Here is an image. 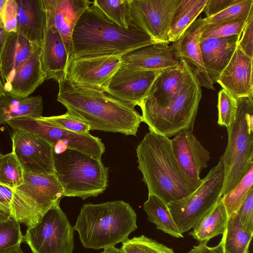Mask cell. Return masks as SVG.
Masks as SVG:
<instances>
[{"label":"cell","mask_w":253,"mask_h":253,"mask_svg":"<svg viewBox=\"0 0 253 253\" xmlns=\"http://www.w3.org/2000/svg\"><path fill=\"white\" fill-rule=\"evenodd\" d=\"M58 84L57 100L90 130L136 135L143 118L134 105L103 89L76 84L67 77Z\"/></svg>","instance_id":"cell-1"},{"label":"cell","mask_w":253,"mask_h":253,"mask_svg":"<svg viewBox=\"0 0 253 253\" xmlns=\"http://www.w3.org/2000/svg\"><path fill=\"white\" fill-rule=\"evenodd\" d=\"M136 152L148 194L168 204L187 197L197 188L179 166L169 138L149 131Z\"/></svg>","instance_id":"cell-2"},{"label":"cell","mask_w":253,"mask_h":253,"mask_svg":"<svg viewBox=\"0 0 253 253\" xmlns=\"http://www.w3.org/2000/svg\"><path fill=\"white\" fill-rule=\"evenodd\" d=\"M130 26L128 29L119 26L92 4L80 17L74 28L73 52L70 57L111 55L122 57L157 42L144 32Z\"/></svg>","instance_id":"cell-3"},{"label":"cell","mask_w":253,"mask_h":253,"mask_svg":"<svg viewBox=\"0 0 253 253\" xmlns=\"http://www.w3.org/2000/svg\"><path fill=\"white\" fill-rule=\"evenodd\" d=\"M136 218L134 210L123 201L87 204L82 207L74 229L84 248L105 249L128 239L137 228Z\"/></svg>","instance_id":"cell-4"},{"label":"cell","mask_w":253,"mask_h":253,"mask_svg":"<svg viewBox=\"0 0 253 253\" xmlns=\"http://www.w3.org/2000/svg\"><path fill=\"white\" fill-rule=\"evenodd\" d=\"M54 174L64 197L84 200L102 193L108 186V168L99 159L78 150L67 148L53 153Z\"/></svg>","instance_id":"cell-5"},{"label":"cell","mask_w":253,"mask_h":253,"mask_svg":"<svg viewBox=\"0 0 253 253\" xmlns=\"http://www.w3.org/2000/svg\"><path fill=\"white\" fill-rule=\"evenodd\" d=\"M236 101L235 120L227 127V144L221 157L224 174L221 197L237 186L253 164V99Z\"/></svg>","instance_id":"cell-6"},{"label":"cell","mask_w":253,"mask_h":253,"mask_svg":"<svg viewBox=\"0 0 253 253\" xmlns=\"http://www.w3.org/2000/svg\"><path fill=\"white\" fill-rule=\"evenodd\" d=\"M202 97L201 86L192 71L182 88L166 105L141 103L143 122L149 131L169 138L184 130L193 131Z\"/></svg>","instance_id":"cell-7"},{"label":"cell","mask_w":253,"mask_h":253,"mask_svg":"<svg viewBox=\"0 0 253 253\" xmlns=\"http://www.w3.org/2000/svg\"><path fill=\"white\" fill-rule=\"evenodd\" d=\"M224 175L223 164L220 157L217 164L202 179L200 186L194 191L182 199L167 204L182 234L193 229L220 201Z\"/></svg>","instance_id":"cell-8"},{"label":"cell","mask_w":253,"mask_h":253,"mask_svg":"<svg viewBox=\"0 0 253 253\" xmlns=\"http://www.w3.org/2000/svg\"><path fill=\"white\" fill-rule=\"evenodd\" d=\"M74 230L58 203L39 223L28 227L23 242L33 253H72Z\"/></svg>","instance_id":"cell-9"},{"label":"cell","mask_w":253,"mask_h":253,"mask_svg":"<svg viewBox=\"0 0 253 253\" xmlns=\"http://www.w3.org/2000/svg\"><path fill=\"white\" fill-rule=\"evenodd\" d=\"M179 0H129L130 25L157 42L169 43V32Z\"/></svg>","instance_id":"cell-10"},{"label":"cell","mask_w":253,"mask_h":253,"mask_svg":"<svg viewBox=\"0 0 253 253\" xmlns=\"http://www.w3.org/2000/svg\"><path fill=\"white\" fill-rule=\"evenodd\" d=\"M12 152L24 171L34 174H54L53 146L44 138L23 130L14 129Z\"/></svg>","instance_id":"cell-11"},{"label":"cell","mask_w":253,"mask_h":253,"mask_svg":"<svg viewBox=\"0 0 253 253\" xmlns=\"http://www.w3.org/2000/svg\"><path fill=\"white\" fill-rule=\"evenodd\" d=\"M121 64L117 55L71 57L67 78L76 84L104 90Z\"/></svg>","instance_id":"cell-12"},{"label":"cell","mask_w":253,"mask_h":253,"mask_svg":"<svg viewBox=\"0 0 253 253\" xmlns=\"http://www.w3.org/2000/svg\"><path fill=\"white\" fill-rule=\"evenodd\" d=\"M23 128L44 138L53 146L59 143L67 148L75 149L99 159H101L105 150L104 144L99 137L89 132L79 134L59 127L43 116L27 118L24 123Z\"/></svg>","instance_id":"cell-13"},{"label":"cell","mask_w":253,"mask_h":253,"mask_svg":"<svg viewBox=\"0 0 253 253\" xmlns=\"http://www.w3.org/2000/svg\"><path fill=\"white\" fill-rule=\"evenodd\" d=\"M162 72L132 70L121 66L104 91L119 100L139 106Z\"/></svg>","instance_id":"cell-14"},{"label":"cell","mask_w":253,"mask_h":253,"mask_svg":"<svg viewBox=\"0 0 253 253\" xmlns=\"http://www.w3.org/2000/svg\"><path fill=\"white\" fill-rule=\"evenodd\" d=\"M34 209L40 221L44 214L64 197L63 188L55 174L24 173V181L13 189Z\"/></svg>","instance_id":"cell-15"},{"label":"cell","mask_w":253,"mask_h":253,"mask_svg":"<svg viewBox=\"0 0 253 253\" xmlns=\"http://www.w3.org/2000/svg\"><path fill=\"white\" fill-rule=\"evenodd\" d=\"M173 153L181 169L197 188L200 174L208 167L210 153L203 146L193 131H181L170 139Z\"/></svg>","instance_id":"cell-16"},{"label":"cell","mask_w":253,"mask_h":253,"mask_svg":"<svg viewBox=\"0 0 253 253\" xmlns=\"http://www.w3.org/2000/svg\"><path fill=\"white\" fill-rule=\"evenodd\" d=\"M46 26H54L62 39L70 57L73 52L72 35L84 12L93 4L88 0H43Z\"/></svg>","instance_id":"cell-17"},{"label":"cell","mask_w":253,"mask_h":253,"mask_svg":"<svg viewBox=\"0 0 253 253\" xmlns=\"http://www.w3.org/2000/svg\"><path fill=\"white\" fill-rule=\"evenodd\" d=\"M204 26L203 18L196 19L171 46L176 58L189 65L201 86L215 90L214 83L204 66L201 52L200 42Z\"/></svg>","instance_id":"cell-18"},{"label":"cell","mask_w":253,"mask_h":253,"mask_svg":"<svg viewBox=\"0 0 253 253\" xmlns=\"http://www.w3.org/2000/svg\"><path fill=\"white\" fill-rule=\"evenodd\" d=\"M253 61L237 46L216 83L235 99L253 97Z\"/></svg>","instance_id":"cell-19"},{"label":"cell","mask_w":253,"mask_h":253,"mask_svg":"<svg viewBox=\"0 0 253 253\" xmlns=\"http://www.w3.org/2000/svg\"><path fill=\"white\" fill-rule=\"evenodd\" d=\"M121 58V66L132 70L163 72L177 66L180 62L171 45L165 42H156L141 47Z\"/></svg>","instance_id":"cell-20"},{"label":"cell","mask_w":253,"mask_h":253,"mask_svg":"<svg viewBox=\"0 0 253 253\" xmlns=\"http://www.w3.org/2000/svg\"><path fill=\"white\" fill-rule=\"evenodd\" d=\"M40 60L45 80L52 79L58 83L67 77L69 56L54 26H46L41 45Z\"/></svg>","instance_id":"cell-21"},{"label":"cell","mask_w":253,"mask_h":253,"mask_svg":"<svg viewBox=\"0 0 253 253\" xmlns=\"http://www.w3.org/2000/svg\"><path fill=\"white\" fill-rule=\"evenodd\" d=\"M41 46L37 45L25 61L12 73L3 84L5 94L18 97H28L45 80L41 60Z\"/></svg>","instance_id":"cell-22"},{"label":"cell","mask_w":253,"mask_h":253,"mask_svg":"<svg viewBox=\"0 0 253 253\" xmlns=\"http://www.w3.org/2000/svg\"><path fill=\"white\" fill-rule=\"evenodd\" d=\"M241 35L200 40L202 57L206 71L213 83L232 57Z\"/></svg>","instance_id":"cell-23"},{"label":"cell","mask_w":253,"mask_h":253,"mask_svg":"<svg viewBox=\"0 0 253 253\" xmlns=\"http://www.w3.org/2000/svg\"><path fill=\"white\" fill-rule=\"evenodd\" d=\"M179 62L177 66L167 69L159 75L142 103L163 106L177 94L192 71L184 61Z\"/></svg>","instance_id":"cell-24"},{"label":"cell","mask_w":253,"mask_h":253,"mask_svg":"<svg viewBox=\"0 0 253 253\" xmlns=\"http://www.w3.org/2000/svg\"><path fill=\"white\" fill-rule=\"evenodd\" d=\"M17 6V33L41 45L46 28L43 0H15Z\"/></svg>","instance_id":"cell-25"},{"label":"cell","mask_w":253,"mask_h":253,"mask_svg":"<svg viewBox=\"0 0 253 253\" xmlns=\"http://www.w3.org/2000/svg\"><path fill=\"white\" fill-rule=\"evenodd\" d=\"M37 45L17 32L8 33L0 58V77L3 84L8 81L13 71L29 57Z\"/></svg>","instance_id":"cell-26"},{"label":"cell","mask_w":253,"mask_h":253,"mask_svg":"<svg viewBox=\"0 0 253 253\" xmlns=\"http://www.w3.org/2000/svg\"><path fill=\"white\" fill-rule=\"evenodd\" d=\"M43 100L40 95L22 98L7 94L0 97V126L21 117H42Z\"/></svg>","instance_id":"cell-27"},{"label":"cell","mask_w":253,"mask_h":253,"mask_svg":"<svg viewBox=\"0 0 253 253\" xmlns=\"http://www.w3.org/2000/svg\"><path fill=\"white\" fill-rule=\"evenodd\" d=\"M228 216L222 202L220 201L212 211L193 228L189 235L199 243H208L211 239L223 234Z\"/></svg>","instance_id":"cell-28"},{"label":"cell","mask_w":253,"mask_h":253,"mask_svg":"<svg viewBox=\"0 0 253 253\" xmlns=\"http://www.w3.org/2000/svg\"><path fill=\"white\" fill-rule=\"evenodd\" d=\"M208 0H179L169 32V42L177 41L203 12Z\"/></svg>","instance_id":"cell-29"},{"label":"cell","mask_w":253,"mask_h":253,"mask_svg":"<svg viewBox=\"0 0 253 253\" xmlns=\"http://www.w3.org/2000/svg\"><path fill=\"white\" fill-rule=\"evenodd\" d=\"M143 209L148 215V220L154 223L157 229L171 236L183 238L176 226L167 204L155 195L148 194Z\"/></svg>","instance_id":"cell-30"},{"label":"cell","mask_w":253,"mask_h":253,"mask_svg":"<svg viewBox=\"0 0 253 253\" xmlns=\"http://www.w3.org/2000/svg\"><path fill=\"white\" fill-rule=\"evenodd\" d=\"M253 232L245 230L236 214L230 215L221 241L227 253H248Z\"/></svg>","instance_id":"cell-31"},{"label":"cell","mask_w":253,"mask_h":253,"mask_svg":"<svg viewBox=\"0 0 253 253\" xmlns=\"http://www.w3.org/2000/svg\"><path fill=\"white\" fill-rule=\"evenodd\" d=\"M93 4L113 23L126 29L130 27L129 0H94Z\"/></svg>","instance_id":"cell-32"},{"label":"cell","mask_w":253,"mask_h":253,"mask_svg":"<svg viewBox=\"0 0 253 253\" xmlns=\"http://www.w3.org/2000/svg\"><path fill=\"white\" fill-rule=\"evenodd\" d=\"M253 184V164L237 186L223 195L220 199L226 209L228 217L236 213L245 200Z\"/></svg>","instance_id":"cell-33"},{"label":"cell","mask_w":253,"mask_h":253,"mask_svg":"<svg viewBox=\"0 0 253 253\" xmlns=\"http://www.w3.org/2000/svg\"><path fill=\"white\" fill-rule=\"evenodd\" d=\"M24 173L13 152L0 154V184L14 189L23 183Z\"/></svg>","instance_id":"cell-34"},{"label":"cell","mask_w":253,"mask_h":253,"mask_svg":"<svg viewBox=\"0 0 253 253\" xmlns=\"http://www.w3.org/2000/svg\"><path fill=\"white\" fill-rule=\"evenodd\" d=\"M253 12V0H239L218 14L203 18L205 25L217 24L248 17Z\"/></svg>","instance_id":"cell-35"},{"label":"cell","mask_w":253,"mask_h":253,"mask_svg":"<svg viewBox=\"0 0 253 253\" xmlns=\"http://www.w3.org/2000/svg\"><path fill=\"white\" fill-rule=\"evenodd\" d=\"M121 249L124 253H175L171 248L144 235L127 239Z\"/></svg>","instance_id":"cell-36"},{"label":"cell","mask_w":253,"mask_h":253,"mask_svg":"<svg viewBox=\"0 0 253 253\" xmlns=\"http://www.w3.org/2000/svg\"><path fill=\"white\" fill-rule=\"evenodd\" d=\"M252 13L253 12L251 13ZM251 14L248 17L217 24H205L200 40L209 38L228 37L235 35H241L247 21Z\"/></svg>","instance_id":"cell-37"},{"label":"cell","mask_w":253,"mask_h":253,"mask_svg":"<svg viewBox=\"0 0 253 253\" xmlns=\"http://www.w3.org/2000/svg\"><path fill=\"white\" fill-rule=\"evenodd\" d=\"M23 238L18 222L11 216H0V251L21 244Z\"/></svg>","instance_id":"cell-38"},{"label":"cell","mask_w":253,"mask_h":253,"mask_svg":"<svg viewBox=\"0 0 253 253\" xmlns=\"http://www.w3.org/2000/svg\"><path fill=\"white\" fill-rule=\"evenodd\" d=\"M218 125L228 127L235 120L237 109L236 99L224 89H221L218 94Z\"/></svg>","instance_id":"cell-39"},{"label":"cell","mask_w":253,"mask_h":253,"mask_svg":"<svg viewBox=\"0 0 253 253\" xmlns=\"http://www.w3.org/2000/svg\"><path fill=\"white\" fill-rule=\"evenodd\" d=\"M43 117L57 126L75 133L86 134L89 133L90 130L87 124L76 118L68 111L61 115Z\"/></svg>","instance_id":"cell-40"},{"label":"cell","mask_w":253,"mask_h":253,"mask_svg":"<svg viewBox=\"0 0 253 253\" xmlns=\"http://www.w3.org/2000/svg\"><path fill=\"white\" fill-rule=\"evenodd\" d=\"M17 6L15 0H6L0 10V19L8 33L17 32Z\"/></svg>","instance_id":"cell-41"},{"label":"cell","mask_w":253,"mask_h":253,"mask_svg":"<svg viewBox=\"0 0 253 253\" xmlns=\"http://www.w3.org/2000/svg\"><path fill=\"white\" fill-rule=\"evenodd\" d=\"M243 228L253 232V188L236 212Z\"/></svg>","instance_id":"cell-42"},{"label":"cell","mask_w":253,"mask_h":253,"mask_svg":"<svg viewBox=\"0 0 253 253\" xmlns=\"http://www.w3.org/2000/svg\"><path fill=\"white\" fill-rule=\"evenodd\" d=\"M237 46L247 55L253 59V13L247 21Z\"/></svg>","instance_id":"cell-43"},{"label":"cell","mask_w":253,"mask_h":253,"mask_svg":"<svg viewBox=\"0 0 253 253\" xmlns=\"http://www.w3.org/2000/svg\"><path fill=\"white\" fill-rule=\"evenodd\" d=\"M239 0H208L203 12L206 17H210L218 14Z\"/></svg>","instance_id":"cell-44"},{"label":"cell","mask_w":253,"mask_h":253,"mask_svg":"<svg viewBox=\"0 0 253 253\" xmlns=\"http://www.w3.org/2000/svg\"><path fill=\"white\" fill-rule=\"evenodd\" d=\"M187 253H227L223 248L222 242L214 247H210L207 243H199L197 246H194Z\"/></svg>","instance_id":"cell-45"},{"label":"cell","mask_w":253,"mask_h":253,"mask_svg":"<svg viewBox=\"0 0 253 253\" xmlns=\"http://www.w3.org/2000/svg\"><path fill=\"white\" fill-rule=\"evenodd\" d=\"M0 19V58L6 38L8 35Z\"/></svg>","instance_id":"cell-46"},{"label":"cell","mask_w":253,"mask_h":253,"mask_svg":"<svg viewBox=\"0 0 253 253\" xmlns=\"http://www.w3.org/2000/svg\"><path fill=\"white\" fill-rule=\"evenodd\" d=\"M0 253H25L21 248V244L0 251Z\"/></svg>","instance_id":"cell-47"},{"label":"cell","mask_w":253,"mask_h":253,"mask_svg":"<svg viewBox=\"0 0 253 253\" xmlns=\"http://www.w3.org/2000/svg\"><path fill=\"white\" fill-rule=\"evenodd\" d=\"M101 253H124L122 249L114 247H111L104 249Z\"/></svg>","instance_id":"cell-48"},{"label":"cell","mask_w":253,"mask_h":253,"mask_svg":"<svg viewBox=\"0 0 253 253\" xmlns=\"http://www.w3.org/2000/svg\"><path fill=\"white\" fill-rule=\"evenodd\" d=\"M5 95L4 90L3 84L0 77V97Z\"/></svg>","instance_id":"cell-49"},{"label":"cell","mask_w":253,"mask_h":253,"mask_svg":"<svg viewBox=\"0 0 253 253\" xmlns=\"http://www.w3.org/2000/svg\"><path fill=\"white\" fill-rule=\"evenodd\" d=\"M5 1L6 0H0V10H1L4 4L5 3Z\"/></svg>","instance_id":"cell-50"},{"label":"cell","mask_w":253,"mask_h":253,"mask_svg":"<svg viewBox=\"0 0 253 253\" xmlns=\"http://www.w3.org/2000/svg\"><path fill=\"white\" fill-rule=\"evenodd\" d=\"M1 209V208H0Z\"/></svg>","instance_id":"cell-51"}]
</instances>
